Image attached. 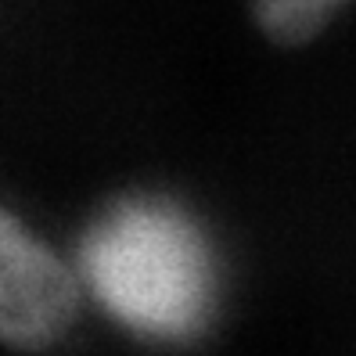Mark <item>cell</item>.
I'll list each match as a JSON object with an SVG mask.
<instances>
[{"label": "cell", "instance_id": "1", "mask_svg": "<svg viewBox=\"0 0 356 356\" xmlns=\"http://www.w3.org/2000/svg\"><path fill=\"white\" fill-rule=\"evenodd\" d=\"M79 288L140 342L184 346L213 324L223 270L213 234L177 198L104 205L76 248Z\"/></svg>", "mask_w": 356, "mask_h": 356}, {"label": "cell", "instance_id": "2", "mask_svg": "<svg viewBox=\"0 0 356 356\" xmlns=\"http://www.w3.org/2000/svg\"><path fill=\"white\" fill-rule=\"evenodd\" d=\"M76 266L0 205V342L40 349L58 342L79 306Z\"/></svg>", "mask_w": 356, "mask_h": 356}, {"label": "cell", "instance_id": "3", "mask_svg": "<svg viewBox=\"0 0 356 356\" xmlns=\"http://www.w3.org/2000/svg\"><path fill=\"white\" fill-rule=\"evenodd\" d=\"M353 0H248L256 26L274 44H306L321 36Z\"/></svg>", "mask_w": 356, "mask_h": 356}]
</instances>
